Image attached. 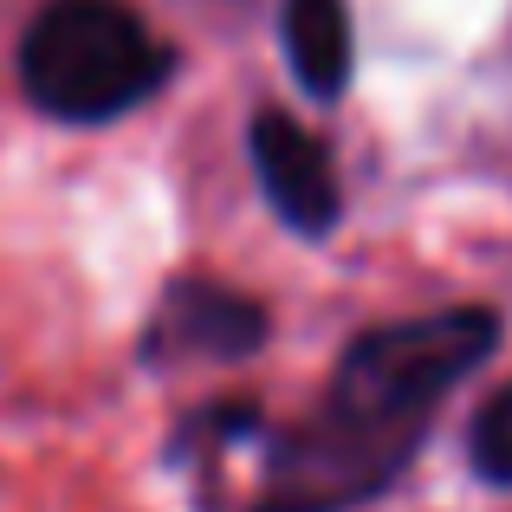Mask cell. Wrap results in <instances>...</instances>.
Listing matches in <instances>:
<instances>
[{
    "mask_svg": "<svg viewBox=\"0 0 512 512\" xmlns=\"http://www.w3.org/2000/svg\"><path fill=\"white\" fill-rule=\"evenodd\" d=\"M247 163L260 182L266 208L279 214V227L299 240H331L344 221V182L331 163L325 137L305 130L286 111H253L247 117Z\"/></svg>",
    "mask_w": 512,
    "mask_h": 512,
    "instance_id": "obj_4",
    "label": "cell"
},
{
    "mask_svg": "<svg viewBox=\"0 0 512 512\" xmlns=\"http://www.w3.org/2000/svg\"><path fill=\"white\" fill-rule=\"evenodd\" d=\"M467 467L480 487L506 493L512 487V383H500L467 422Z\"/></svg>",
    "mask_w": 512,
    "mask_h": 512,
    "instance_id": "obj_7",
    "label": "cell"
},
{
    "mask_svg": "<svg viewBox=\"0 0 512 512\" xmlns=\"http://www.w3.org/2000/svg\"><path fill=\"white\" fill-rule=\"evenodd\" d=\"M279 46L286 65L318 104L344 98L350 65H357V39H350V7L344 0H286L279 13Z\"/></svg>",
    "mask_w": 512,
    "mask_h": 512,
    "instance_id": "obj_5",
    "label": "cell"
},
{
    "mask_svg": "<svg viewBox=\"0 0 512 512\" xmlns=\"http://www.w3.org/2000/svg\"><path fill=\"white\" fill-rule=\"evenodd\" d=\"M493 305H441L363 325L338 350L318 402L266 428L247 512H363L402 487L448 396L500 350Z\"/></svg>",
    "mask_w": 512,
    "mask_h": 512,
    "instance_id": "obj_1",
    "label": "cell"
},
{
    "mask_svg": "<svg viewBox=\"0 0 512 512\" xmlns=\"http://www.w3.org/2000/svg\"><path fill=\"white\" fill-rule=\"evenodd\" d=\"M175 72V46L124 0H46L20 33V91L52 124H117Z\"/></svg>",
    "mask_w": 512,
    "mask_h": 512,
    "instance_id": "obj_2",
    "label": "cell"
},
{
    "mask_svg": "<svg viewBox=\"0 0 512 512\" xmlns=\"http://www.w3.org/2000/svg\"><path fill=\"white\" fill-rule=\"evenodd\" d=\"M273 344V305L247 286L208 273H182L163 286L137 331L143 370H182V363H247Z\"/></svg>",
    "mask_w": 512,
    "mask_h": 512,
    "instance_id": "obj_3",
    "label": "cell"
},
{
    "mask_svg": "<svg viewBox=\"0 0 512 512\" xmlns=\"http://www.w3.org/2000/svg\"><path fill=\"white\" fill-rule=\"evenodd\" d=\"M266 409L253 396H208L201 409H188L169 435V467H221L234 448H260L266 441Z\"/></svg>",
    "mask_w": 512,
    "mask_h": 512,
    "instance_id": "obj_6",
    "label": "cell"
}]
</instances>
